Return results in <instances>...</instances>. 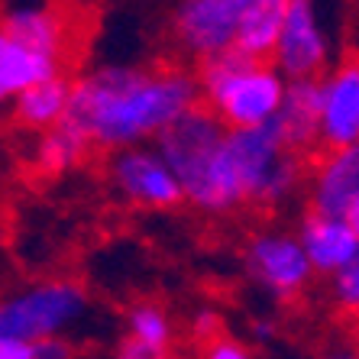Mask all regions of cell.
I'll use <instances>...</instances> for the list:
<instances>
[{
    "label": "cell",
    "instance_id": "17",
    "mask_svg": "<svg viewBox=\"0 0 359 359\" xmlns=\"http://www.w3.org/2000/svg\"><path fill=\"white\" fill-rule=\"evenodd\" d=\"M288 7H292V0H243L233 49L256 55V59H269Z\"/></svg>",
    "mask_w": 359,
    "mask_h": 359
},
{
    "label": "cell",
    "instance_id": "14",
    "mask_svg": "<svg viewBox=\"0 0 359 359\" xmlns=\"http://www.w3.org/2000/svg\"><path fill=\"white\" fill-rule=\"evenodd\" d=\"M62 65L65 59H55L49 52L26 46L23 39L10 36L0 26V104L13 100L20 91H26L29 84L42 81V78L62 75Z\"/></svg>",
    "mask_w": 359,
    "mask_h": 359
},
{
    "label": "cell",
    "instance_id": "16",
    "mask_svg": "<svg viewBox=\"0 0 359 359\" xmlns=\"http://www.w3.org/2000/svg\"><path fill=\"white\" fill-rule=\"evenodd\" d=\"M68 100H72V78H65V72H62V75H49L29 84L26 91H20L13 97V114L26 130L42 133V130L65 120Z\"/></svg>",
    "mask_w": 359,
    "mask_h": 359
},
{
    "label": "cell",
    "instance_id": "3",
    "mask_svg": "<svg viewBox=\"0 0 359 359\" xmlns=\"http://www.w3.org/2000/svg\"><path fill=\"white\" fill-rule=\"evenodd\" d=\"M194 81H198V104H204L226 130L269 123L276 117L288 84L269 59H256L236 49L201 62Z\"/></svg>",
    "mask_w": 359,
    "mask_h": 359
},
{
    "label": "cell",
    "instance_id": "11",
    "mask_svg": "<svg viewBox=\"0 0 359 359\" xmlns=\"http://www.w3.org/2000/svg\"><path fill=\"white\" fill-rule=\"evenodd\" d=\"M311 210L359 226V149H327L311 172Z\"/></svg>",
    "mask_w": 359,
    "mask_h": 359
},
{
    "label": "cell",
    "instance_id": "1",
    "mask_svg": "<svg viewBox=\"0 0 359 359\" xmlns=\"http://www.w3.org/2000/svg\"><path fill=\"white\" fill-rule=\"evenodd\" d=\"M198 104V81L184 68L100 65L72 81L65 123L88 146L126 149L156 140Z\"/></svg>",
    "mask_w": 359,
    "mask_h": 359
},
{
    "label": "cell",
    "instance_id": "15",
    "mask_svg": "<svg viewBox=\"0 0 359 359\" xmlns=\"http://www.w3.org/2000/svg\"><path fill=\"white\" fill-rule=\"evenodd\" d=\"M278 136L294 152H304L318 142V81H288L276 117Z\"/></svg>",
    "mask_w": 359,
    "mask_h": 359
},
{
    "label": "cell",
    "instance_id": "18",
    "mask_svg": "<svg viewBox=\"0 0 359 359\" xmlns=\"http://www.w3.org/2000/svg\"><path fill=\"white\" fill-rule=\"evenodd\" d=\"M88 140L78 133L75 126H68L65 120L49 130H42L39 133V142H36V168H39L42 175H62L68 168H75L78 162L88 156Z\"/></svg>",
    "mask_w": 359,
    "mask_h": 359
},
{
    "label": "cell",
    "instance_id": "10",
    "mask_svg": "<svg viewBox=\"0 0 359 359\" xmlns=\"http://www.w3.org/2000/svg\"><path fill=\"white\" fill-rule=\"evenodd\" d=\"M246 269L266 292H272L282 301H292L294 294L304 292V285L314 272L301 243L282 233L252 236L246 246Z\"/></svg>",
    "mask_w": 359,
    "mask_h": 359
},
{
    "label": "cell",
    "instance_id": "4",
    "mask_svg": "<svg viewBox=\"0 0 359 359\" xmlns=\"http://www.w3.org/2000/svg\"><path fill=\"white\" fill-rule=\"evenodd\" d=\"M224 156L240 184L243 201L282 204L292 198L304 178L301 152L285 146L272 120L262 126H246V130H226Z\"/></svg>",
    "mask_w": 359,
    "mask_h": 359
},
{
    "label": "cell",
    "instance_id": "5",
    "mask_svg": "<svg viewBox=\"0 0 359 359\" xmlns=\"http://www.w3.org/2000/svg\"><path fill=\"white\" fill-rule=\"evenodd\" d=\"M88 311V294L75 282H42L0 301V340L36 343L59 337Z\"/></svg>",
    "mask_w": 359,
    "mask_h": 359
},
{
    "label": "cell",
    "instance_id": "25",
    "mask_svg": "<svg viewBox=\"0 0 359 359\" xmlns=\"http://www.w3.org/2000/svg\"><path fill=\"white\" fill-rule=\"evenodd\" d=\"M152 356H159V353L149 350L146 343L133 340V337H126V340L120 343V350H117V359H152Z\"/></svg>",
    "mask_w": 359,
    "mask_h": 359
},
{
    "label": "cell",
    "instance_id": "13",
    "mask_svg": "<svg viewBox=\"0 0 359 359\" xmlns=\"http://www.w3.org/2000/svg\"><path fill=\"white\" fill-rule=\"evenodd\" d=\"M301 250L308 256L314 272H330L359 262V226L340 217H324L311 210L301 224Z\"/></svg>",
    "mask_w": 359,
    "mask_h": 359
},
{
    "label": "cell",
    "instance_id": "2",
    "mask_svg": "<svg viewBox=\"0 0 359 359\" xmlns=\"http://www.w3.org/2000/svg\"><path fill=\"white\" fill-rule=\"evenodd\" d=\"M226 126L204 104H194L156 136V149L172 168L182 198L204 214H230L243 204V191L224 156Z\"/></svg>",
    "mask_w": 359,
    "mask_h": 359
},
{
    "label": "cell",
    "instance_id": "20",
    "mask_svg": "<svg viewBox=\"0 0 359 359\" xmlns=\"http://www.w3.org/2000/svg\"><path fill=\"white\" fill-rule=\"evenodd\" d=\"M334 298L350 314L359 308V262H350L334 272Z\"/></svg>",
    "mask_w": 359,
    "mask_h": 359
},
{
    "label": "cell",
    "instance_id": "12",
    "mask_svg": "<svg viewBox=\"0 0 359 359\" xmlns=\"http://www.w3.org/2000/svg\"><path fill=\"white\" fill-rule=\"evenodd\" d=\"M0 26L10 36L23 39L39 52H49L55 59L68 55V39L72 26L65 23L62 10L52 7V0H4L0 10Z\"/></svg>",
    "mask_w": 359,
    "mask_h": 359
},
{
    "label": "cell",
    "instance_id": "7",
    "mask_svg": "<svg viewBox=\"0 0 359 359\" xmlns=\"http://www.w3.org/2000/svg\"><path fill=\"white\" fill-rule=\"evenodd\" d=\"M243 0H178L172 36L182 55L201 62L224 55L236 46Z\"/></svg>",
    "mask_w": 359,
    "mask_h": 359
},
{
    "label": "cell",
    "instance_id": "6",
    "mask_svg": "<svg viewBox=\"0 0 359 359\" xmlns=\"http://www.w3.org/2000/svg\"><path fill=\"white\" fill-rule=\"evenodd\" d=\"M269 62L285 81H318L334 65V33L320 0H292Z\"/></svg>",
    "mask_w": 359,
    "mask_h": 359
},
{
    "label": "cell",
    "instance_id": "24",
    "mask_svg": "<svg viewBox=\"0 0 359 359\" xmlns=\"http://www.w3.org/2000/svg\"><path fill=\"white\" fill-rule=\"evenodd\" d=\"M0 359H36V350L26 340H0Z\"/></svg>",
    "mask_w": 359,
    "mask_h": 359
},
{
    "label": "cell",
    "instance_id": "26",
    "mask_svg": "<svg viewBox=\"0 0 359 359\" xmlns=\"http://www.w3.org/2000/svg\"><path fill=\"white\" fill-rule=\"evenodd\" d=\"M252 334H256V340H272V334H276V324H272V320H256V324H252Z\"/></svg>",
    "mask_w": 359,
    "mask_h": 359
},
{
    "label": "cell",
    "instance_id": "8",
    "mask_svg": "<svg viewBox=\"0 0 359 359\" xmlns=\"http://www.w3.org/2000/svg\"><path fill=\"white\" fill-rule=\"evenodd\" d=\"M110 182L123 194L130 204L152 210H168L182 204V188H178L172 168L159 156L156 146L142 142V146H126L114 149L110 159Z\"/></svg>",
    "mask_w": 359,
    "mask_h": 359
},
{
    "label": "cell",
    "instance_id": "9",
    "mask_svg": "<svg viewBox=\"0 0 359 359\" xmlns=\"http://www.w3.org/2000/svg\"><path fill=\"white\" fill-rule=\"evenodd\" d=\"M359 140V68L356 62L330 65L318 78V142L346 149Z\"/></svg>",
    "mask_w": 359,
    "mask_h": 359
},
{
    "label": "cell",
    "instance_id": "28",
    "mask_svg": "<svg viewBox=\"0 0 359 359\" xmlns=\"http://www.w3.org/2000/svg\"><path fill=\"white\" fill-rule=\"evenodd\" d=\"M152 359H172V356H168V353H159V356H152Z\"/></svg>",
    "mask_w": 359,
    "mask_h": 359
},
{
    "label": "cell",
    "instance_id": "19",
    "mask_svg": "<svg viewBox=\"0 0 359 359\" xmlns=\"http://www.w3.org/2000/svg\"><path fill=\"white\" fill-rule=\"evenodd\" d=\"M130 337L140 343H146L156 353H168L172 346V324H168L165 311L156 304H136L130 308Z\"/></svg>",
    "mask_w": 359,
    "mask_h": 359
},
{
    "label": "cell",
    "instance_id": "21",
    "mask_svg": "<svg viewBox=\"0 0 359 359\" xmlns=\"http://www.w3.org/2000/svg\"><path fill=\"white\" fill-rule=\"evenodd\" d=\"M201 359H252V353L236 340H217V337H214V340H208Z\"/></svg>",
    "mask_w": 359,
    "mask_h": 359
},
{
    "label": "cell",
    "instance_id": "22",
    "mask_svg": "<svg viewBox=\"0 0 359 359\" xmlns=\"http://www.w3.org/2000/svg\"><path fill=\"white\" fill-rule=\"evenodd\" d=\"M36 359H72V343H65L62 337H42L33 343Z\"/></svg>",
    "mask_w": 359,
    "mask_h": 359
},
{
    "label": "cell",
    "instance_id": "27",
    "mask_svg": "<svg viewBox=\"0 0 359 359\" xmlns=\"http://www.w3.org/2000/svg\"><path fill=\"white\" fill-rule=\"evenodd\" d=\"M327 359H356V356H350V353H346V356H343V353H340V356H327Z\"/></svg>",
    "mask_w": 359,
    "mask_h": 359
},
{
    "label": "cell",
    "instance_id": "23",
    "mask_svg": "<svg viewBox=\"0 0 359 359\" xmlns=\"http://www.w3.org/2000/svg\"><path fill=\"white\" fill-rule=\"evenodd\" d=\"M194 337H198V340H214V334H217V327H220V320H217V314H214V311H201L198 318H194Z\"/></svg>",
    "mask_w": 359,
    "mask_h": 359
}]
</instances>
